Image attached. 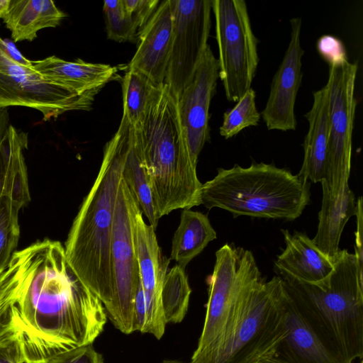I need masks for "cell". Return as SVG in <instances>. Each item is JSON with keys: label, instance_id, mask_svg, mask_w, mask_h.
<instances>
[{"label": "cell", "instance_id": "1", "mask_svg": "<svg viewBox=\"0 0 363 363\" xmlns=\"http://www.w3.org/2000/svg\"><path fill=\"white\" fill-rule=\"evenodd\" d=\"M3 275L25 363H45L92 345L103 332L104 306L77 277L59 241L46 238L16 251Z\"/></svg>", "mask_w": 363, "mask_h": 363}, {"label": "cell", "instance_id": "2", "mask_svg": "<svg viewBox=\"0 0 363 363\" xmlns=\"http://www.w3.org/2000/svg\"><path fill=\"white\" fill-rule=\"evenodd\" d=\"M133 126L122 116L106 144L102 162L65 243L67 259L81 281L108 310L113 294L111 237L115 205Z\"/></svg>", "mask_w": 363, "mask_h": 363}, {"label": "cell", "instance_id": "3", "mask_svg": "<svg viewBox=\"0 0 363 363\" xmlns=\"http://www.w3.org/2000/svg\"><path fill=\"white\" fill-rule=\"evenodd\" d=\"M134 130L157 219L200 205L202 184L182 128L177 97L166 84L155 92Z\"/></svg>", "mask_w": 363, "mask_h": 363}, {"label": "cell", "instance_id": "4", "mask_svg": "<svg viewBox=\"0 0 363 363\" xmlns=\"http://www.w3.org/2000/svg\"><path fill=\"white\" fill-rule=\"evenodd\" d=\"M334 269L315 284L279 276L286 293L320 340L346 363L363 357V269L340 250Z\"/></svg>", "mask_w": 363, "mask_h": 363}, {"label": "cell", "instance_id": "5", "mask_svg": "<svg viewBox=\"0 0 363 363\" xmlns=\"http://www.w3.org/2000/svg\"><path fill=\"white\" fill-rule=\"evenodd\" d=\"M309 182L272 164L253 162L248 167L235 164L220 168L216 176L201 186V204L219 208L234 218H298L310 202Z\"/></svg>", "mask_w": 363, "mask_h": 363}, {"label": "cell", "instance_id": "6", "mask_svg": "<svg viewBox=\"0 0 363 363\" xmlns=\"http://www.w3.org/2000/svg\"><path fill=\"white\" fill-rule=\"evenodd\" d=\"M261 276L250 251L233 243L216 251L203 327L190 363H213L233 331L250 286Z\"/></svg>", "mask_w": 363, "mask_h": 363}, {"label": "cell", "instance_id": "7", "mask_svg": "<svg viewBox=\"0 0 363 363\" xmlns=\"http://www.w3.org/2000/svg\"><path fill=\"white\" fill-rule=\"evenodd\" d=\"M289 296L282 279L262 276L250 286L233 331L213 363H257L277 354L285 336Z\"/></svg>", "mask_w": 363, "mask_h": 363}, {"label": "cell", "instance_id": "8", "mask_svg": "<svg viewBox=\"0 0 363 363\" xmlns=\"http://www.w3.org/2000/svg\"><path fill=\"white\" fill-rule=\"evenodd\" d=\"M218 47L219 78L226 99L237 102L251 88L259 58L254 35L243 0H213Z\"/></svg>", "mask_w": 363, "mask_h": 363}, {"label": "cell", "instance_id": "9", "mask_svg": "<svg viewBox=\"0 0 363 363\" xmlns=\"http://www.w3.org/2000/svg\"><path fill=\"white\" fill-rule=\"evenodd\" d=\"M139 208L135 195L122 177L115 205L111 237L113 294L111 304L106 313L115 328L126 335L133 333V304L140 280L133 235V217Z\"/></svg>", "mask_w": 363, "mask_h": 363}, {"label": "cell", "instance_id": "10", "mask_svg": "<svg viewBox=\"0 0 363 363\" xmlns=\"http://www.w3.org/2000/svg\"><path fill=\"white\" fill-rule=\"evenodd\" d=\"M357 69V64L348 60L329 65L328 154L325 177L323 181L333 195L348 184L350 174Z\"/></svg>", "mask_w": 363, "mask_h": 363}, {"label": "cell", "instance_id": "11", "mask_svg": "<svg viewBox=\"0 0 363 363\" xmlns=\"http://www.w3.org/2000/svg\"><path fill=\"white\" fill-rule=\"evenodd\" d=\"M95 96L79 94L50 82L33 68L14 62L0 49V108H34L48 121L67 111L90 109Z\"/></svg>", "mask_w": 363, "mask_h": 363}, {"label": "cell", "instance_id": "12", "mask_svg": "<svg viewBox=\"0 0 363 363\" xmlns=\"http://www.w3.org/2000/svg\"><path fill=\"white\" fill-rule=\"evenodd\" d=\"M171 4L173 33L164 84L177 97L209 45L212 5L210 0H171Z\"/></svg>", "mask_w": 363, "mask_h": 363}, {"label": "cell", "instance_id": "13", "mask_svg": "<svg viewBox=\"0 0 363 363\" xmlns=\"http://www.w3.org/2000/svg\"><path fill=\"white\" fill-rule=\"evenodd\" d=\"M218 78V61L208 45L192 79L177 97L180 123L195 165L209 139V108Z\"/></svg>", "mask_w": 363, "mask_h": 363}, {"label": "cell", "instance_id": "14", "mask_svg": "<svg viewBox=\"0 0 363 363\" xmlns=\"http://www.w3.org/2000/svg\"><path fill=\"white\" fill-rule=\"evenodd\" d=\"M133 235L147 307L143 333L151 334L160 340L167 325L162 306V289L170 259L162 256L155 230L145 223L140 208L133 217Z\"/></svg>", "mask_w": 363, "mask_h": 363}, {"label": "cell", "instance_id": "15", "mask_svg": "<svg viewBox=\"0 0 363 363\" xmlns=\"http://www.w3.org/2000/svg\"><path fill=\"white\" fill-rule=\"evenodd\" d=\"M291 37L283 60L272 82L270 92L261 116L268 130H294L296 119L294 108L303 74L301 45V18L290 20Z\"/></svg>", "mask_w": 363, "mask_h": 363}, {"label": "cell", "instance_id": "16", "mask_svg": "<svg viewBox=\"0 0 363 363\" xmlns=\"http://www.w3.org/2000/svg\"><path fill=\"white\" fill-rule=\"evenodd\" d=\"M173 33L171 0L162 1L138 36L128 69L145 75L157 86L164 84Z\"/></svg>", "mask_w": 363, "mask_h": 363}, {"label": "cell", "instance_id": "17", "mask_svg": "<svg viewBox=\"0 0 363 363\" xmlns=\"http://www.w3.org/2000/svg\"><path fill=\"white\" fill-rule=\"evenodd\" d=\"M33 69L44 79L79 94H95L112 80L118 69L109 65L77 59L69 62L56 56L32 61Z\"/></svg>", "mask_w": 363, "mask_h": 363}, {"label": "cell", "instance_id": "18", "mask_svg": "<svg viewBox=\"0 0 363 363\" xmlns=\"http://www.w3.org/2000/svg\"><path fill=\"white\" fill-rule=\"evenodd\" d=\"M285 249L274 262L280 276L301 282L315 284L328 277L334 269L333 261L322 252L303 233L281 230Z\"/></svg>", "mask_w": 363, "mask_h": 363}, {"label": "cell", "instance_id": "19", "mask_svg": "<svg viewBox=\"0 0 363 363\" xmlns=\"http://www.w3.org/2000/svg\"><path fill=\"white\" fill-rule=\"evenodd\" d=\"M313 102L311 110L304 114L308 122V130L303 144V162L298 175L313 183L325 179L327 165L329 89L326 84L313 93Z\"/></svg>", "mask_w": 363, "mask_h": 363}, {"label": "cell", "instance_id": "20", "mask_svg": "<svg viewBox=\"0 0 363 363\" xmlns=\"http://www.w3.org/2000/svg\"><path fill=\"white\" fill-rule=\"evenodd\" d=\"M285 329V336L276 354L288 363H346L320 340L289 297Z\"/></svg>", "mask_w": 363, "mask_h": 363}, {"label": "cell", "instance_id": "21", "mask_svg": "<svg viewBox=\"0 0 363 363\" xmlns=\"http://www.w3.org/2000/svg\"><path fill=\"white\" fill-rule=\"evenodd\" d=\"M323 199L318 213L317 233L312 240L317 247L333 261L340 251L339 244L348 220L355 215L354 194L348 184L337 194H331L324 181L321 182Z\"/></svg>", "mask_w": 363, "mask_h": 363}, {"label": "cell", "instance_id": "22", "mask_svg": "<svg viewBox=\"0 0 363 363\" xmlns=\"http://www.w3.org/2000/svg\"><path fill=\"white\" fill-rule=\"evenodd\" d=\"M28 134L10 125L0 144V202L10 196L23 207L30 201L24 150L28 148Z\"/></svg>", "mask_w": 363, "mask_h": 363}, {"label": "cell", "instance_id": "23", "mask_svg": "<svg viewBox=\"0 0 363 363\" xmlns=\"http://www.w3.org/2000/svg\"><path fill=\"white\" fill-rule=\"evenodd\" d=\"M65 14L51 0H10L2 19L14 42L32 41L37 33L55 28Z\"/></svg>", "mask_w": 363, "mask_h": 363}, {"label": "cell", "instance_id": "24", "mask_svg": "<svg viewBox=\"0 0 363 363\" xmlns=\"http://www.w3.org/2000/svg\"><path fill=\"white\" fill-rule=\"evenodd\" d=\"M216 238V232L206 215L184 209L172 238L169 259L185 269L187 264Z\"/></svg>", "mask_w": 363, "mask_h": 363}, {"label": "cell", "instance_id": "25", "mask_svg": "<svg viewBox=\"0 0 363 363\" xmlns=\"http://www.w3.org/2000/svg\"><path fill=\"white\" fill-rule=\"evenodd\" d=\"M122 177L135 195L149 224L156 230L159 220L155 214L148 177L134 128L123 167Z\"/></svg>", "mask_w": 363, "mask_h": 363}, {"label": "cell", "instance_id": "26", "mask_svg": "<svg viewBox=\"0 0 363 363\" xmlns=\"http://www.w3.org/2000/svg\"><path fill=\"white\" fill-rule=\"evenodd\" d=\"M160 86L140 72L128 69L122 79L123 116L134 129L140 125L147 106Z\"/></svg>", "mask_w": 363, "mask_h": 363}, {"label": "cell", "instance_id": "27", "mask_svg": "<svg viewBox=\"0 0 363 363\" xmlns=\"http://www.w3.org/2000/svg\"><path fill=\"white\" fill-rule=\"evenodd\" d=\"M191 293L185 269L174 265L167 271L162 289V306L167 324L179 323L184 320Z\"/></svg>", "mask_w": 363, "mask_h": 363}, {"label": "cell", "instance_id": "28", "mask_svg": "<svg viewBox=\"0 0 363 363\" xmlns=\"http://www.w3.org/2000/svg\"><path fill=\"white\" fill-rule=\"evenodd\" d=\"M23 207L10 196L0 202V274L16 252L20 235L18 212Z\"/></svg>", "mask_w": 363, "mask_h": 363}, {"label": "cell", "instance_id": "29", "mask_svg": "<svg viewBox=\"0 0 363 363\" xmlns=\"http://www.w3.org/2000/svg\"><path fill=\"white\" fill-rule=\"evenodd\" d=\"M255 98L256 93L250 88L231 110L224 113L219 129L221 136L229 139L247 127L259 125L261 115L257 111Z\"/></svg>", "mask_w": 363, "mask_h": 363}, {"label": "cell", "instance_id": "30", "mask_svg": "<svg viewBox=\"0 0 363 363\" xmlns=\"http://www.w3.org/2000/svg\"><path fill=\"white\" fill-rule=\"evenodd\" d=\"M107 38L118 43L138 39V32L126 14L122 0L104 1L103 6Z\"/></svg>", "mask_w": 363, "mask_h": 363}, {"label": "cell", "instance_id": "31", "mask_svg": "<svg viewBox=\"0 0 363 363\" xmlns=\"http://www.w3.org/2000/svg\"><path fill=\"white\" fill-rule=\"evenodd\" d=\"M122 2L126 14L139 35L160 3L158 0H122Z\"/></svg>", "mask_w": 363, "mask_h": 363}, {"label": "cell", "instance_id": "32", "mask_svg": "<svg viewBox=\"0 0 363 363\" xmlns=\"http://www.w3.org/2000/svg\"><path fill=\"white\" fill-rule=\"evenodd\" d=\"M45 363H105L101 354L92 345L60 354Z\"/></svg>", "mask_w": 363, "mask_h": 363}, {"label": "cell", "instance_id": "33", "mask_svg": "<svg viewBox=\"0 0 363 363\" xmlns=\"http://www.w3.org/2000/svg\"><path fill=\"white\" fill-rule=\"evenodd\" d=\"M317 50L329 65L347 60L342 42L332 35L321 36L317 42Z\"/></svg>", "mask_w": 363, "mask_h": 363}, {"label": "cell", "instance_id": "34", "mask_svg": "<svg viewBox=\"0 0 363 363\" xmlns=\"http://www.w3.org/2000/svg\"><path fill=\"white\" fill-rule=\"evenodd\" d=\"M0 363H25L21 344L14 334L0 339Z\"/></svg>", "mask_w": 363, "mask_h": 363}, {"label": "cell", "instance_id": "35", "mask_svg": "<svg viewBox=\"0 0 363 363\" xmlns=\"http://www.w3.org/2000/svg\"><path fill=\"white\" fill-rule=\"evenodd\" d=\"M10 306L9 289L1 272L0 274V339L8 335L14 334L11 326Z\"/></svg>", "mask_w": 363, "mask_h": 363}, {"label": "cell", "instance_id": "36", "mask_svg": "<svg viewBox=\"0 0 363 363\" xmlns=\"http://www.w3.org/2000/svg\"><path fill=\"white\" fill-rule=\"evenodd\" d=\"M147 307L145 297L143 286L139 280V284L136 290L133 314V332L139 331L143 333L146 323Z\"/></svg>", "mask_w": 363, "mask_h": 363}, {"label": "cell", "instance_id": "37", "mask_svg": "<svg viewBox=\"0 0 363 363\" xmlns=\"http://www.w3.org/2000/svg\"><path fill=\"white\" fill-rule=\"evenodd\" d=\"M357 218V229L355 232L354 255L360 267L363 269V213L362 197L359 196L356 202L355 215Z\"/></svg>", "mask_w": 363, "mask_h": 363}, {"label": "cell", "instance_id": "38", "mask_svg": "<svg viewBox=\"0 0 363 363\" xmlns=\"http://www.w3.org/2000/svg\"><path fill=\"white\" fill-rule=\"evenodd\" d=\"M0 49L14 62L26 67L33 68L32 61L26 59L10 39L0 38Z\"/></svg>", "mask_w": 363, "mask_h": 363}, {"label": "cell", "instance_id": "39", "mask_svg": "<svg viewBox=\"0 0 363 363\" xmlns=\"http://www.w3.org/2000/svg\"><path fill=\"white\" fill-rule=\"evenodd\" d=\"M10 125L7 108H0V144L7 133Z\"/></svg>", "mask_w": 363, "mask_h": 363}, {"label": "cell", "instance_id": "40", "mask_svg": "<svg viewBox=\"0 0 363 363\" xmlns=\"http://www.w3.org/2000/svg\"><path fill=\"white\" fill-rule=\"evenodd\" d=\"M257 363H288L277 354L271 355L261 359Z\"/></svg>", "mask_w": 363, "mask_h": 363}, {"label": "cell", "instance_id": "41", "mask_svg": "<svg viewBox=\"0 0 363 363\" xmlns=\"http://www.w3.org/2000/svg\"><path fill=\"white\" fill-rule=\"evenodd\" d=\"M10 0H0V18H2V16L6 11Z\"/></svg>", "mask_w": 363, "mask_h": 363}, {"label": "cell", "instance_id": "42", "mask_svg": "<svg viewBox=\"0 0 363 363\" xmlns=\"http://www.w3.org/2000/svg\"><path fill=\"white\" fill-rule=\"evenodd\" d=\"M162 363H186L182 361L175 360V359H165L163 360Z\"/></svg>", "mask_w": 363, "mask_h": 363}]
</instances>
